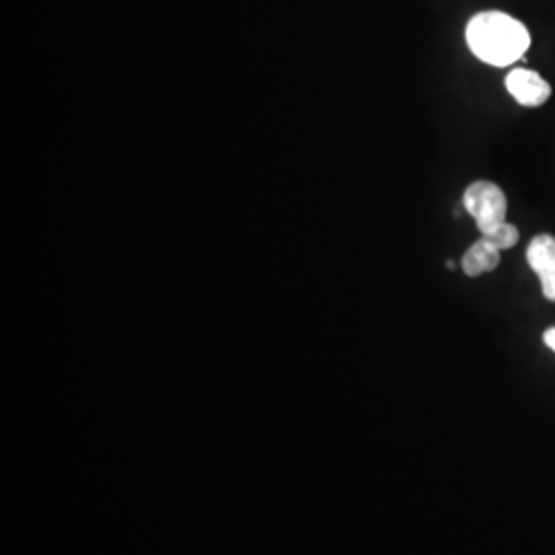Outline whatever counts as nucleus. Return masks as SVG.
Listing matches in <instances>:
<instances>
[{
    "mask_svg": "<svg viewBox=\"0 0 555 555\" xmlns=\"http://www.w3.org/2000/svg\"><path fill=\"white\" fill-rule=\"evenodd\" d=\"M465 38L477 59L492 66L515 64L531 46L529 29L520 21L500 11L477 13L467 23Z\"/></svg>",
    "mask_w": 555,
    "mask_h": 555,
    "instance_id": "obj_1",
    "label": "nucleus"
},
{
    "mask_svg": "<svg viewBox=\"0 0 555 555\" xmlns=\"http://www.w3.org/2000/svg\"><path fill=\"white\" fill-rule=\"evenodd\" d=\"M463 206L476 219L481 235L506 222L508 202L504 192L492 181L472 183L463 194Z\"/></svg>",
    "mask_w": 555,
    "mask_h": 555,
    "instance_id": "obj_2",
    "label": "nucleus"
},
{
    "mask_svg": "<svg viewBox=\"0 0 555 555\" xmlns=\"http://www.w3.org/2000/svg\"><path fill=\"white\" fill-rule=\"evenodd\" d=\"M506 89L515 98L516 103L525 107H539L552 98L550 82L527 68L511 70L506 77Z\"/></svg>",
    "mask_w": 555,
    "mask_h": 555,
    "instance_id": "obj_3",
    "label": "nucleus"
},
{
    "mask_svg": "<svg viewBox=\"0 0 555 555\" xmlns=\"http://www.w3.org/2000/svg\"><path fill=\"white\" fill-rule=\"evenodd\" d=\"M500 254L502 251L496 249L490 241L481 237L465 251V256L461 259V268L469 278L481 276L486 272L496 270L498 263H500Z\"/></svg>",
    "mask_w": 555,
    "mask_h": 555,
    "instance_id": "obj_4",
    "label": "nucleus"
},
{
    "mask_svg": "<svg viewBox=\"0 0 555 555\" xmlns=\"http://www.w3.org/2000/svg\"><path fill=\"white\" fill-rule=\"evenodd\" d=\"M527 261L535 274L543 270H550L555 266V237L552 235H537L529 249H527Z\"/></svg>",
    "mask_w": 555,
    "mask_h": 555,
    "instance_id": "obj_5",
    "label": "nucleus"
},
{
    "mask_svg": "<svg viewBox=\"0 0 555 555\" xmlns=\"http://www.w3.org/2000/svg\"><path fill=\"white\" fill-rule=\"evenodd\" d=\"M481 237L490 241L500 251H504V249L515 247L516 243H518V229L513 227V224H508V222H502V224L494 227L492 231L483 233Z\"/></svg>",
    "mask_w": 555,
    "mask_h": 555,
    "instance_id": "obj_6",
    "label": "nucleus"
},
{
    "mask_svg": "<svg viewBox=\"0 0 555 555\" xmlns=\"http://www.w3.org/2000/svg\"><path fill=\"white\" fill-rule=\"evenodd\" d=\"M541 280V288H543V297L555 302V266L550 270H543L541 274H537Z\"/></svg>",
    "mask_w": 555,
    "mask_h": 555,
    "instance_id": "obj_7",
    "label": "nucleus"
},
{
    "mask_svg": "<svg viewBox=\"0 0 555 555\" xmlns=\"http://www.w3.org/2000/svg\"><path fill=\"white\" fill-rule=\"evenodd\" d=\"M543 339H545V344H547V346H550V348L555 352V327L554 330H547Z\"/></svg>",
    "mask_w": 555,
    "mask_h": 555,
    "instance_id": "obj_8",
    "label": "nucleus"
}]
</instances>
